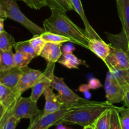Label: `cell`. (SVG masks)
Segmentation results:
<instances>
[{
    "label": "cell",
    "instance_id": "836d02e7",
    "mask_svg": "<svg viewBox=\"0 0 129 129\" xmlns=\"http://www.w3.org/2000/svg\"><path fill=\"white\" fill-rule=\"evenodd\" d=\"M123 102H124L126 107L129 108V90L125 91L124 100H123Z\"/></svg>",
    "mask_w": 129,
    "mask_h": 129
},
{
    "label": "cell",
    "instance_id": "ffe728a7",
    "mask_svg": "<svg viewBox=\"0 0 129 129\" xmlns=\"http://www.w3.org/2000/svg\"><path fill=\"white\" fill-rule=\"evenodd\" d=\"M15 66L14 53L12 49L6 51H1V60H0V71L7 70Z\"/></svg>",
    "mask_w": 129,
    "mask_h": 129
},
{
    "label": "cell",
    "instance_id": "3957f363",
    "mask_svg": "<svg viewBox=\"0 0 129 129\" xmlns=\"http://www.w3.org/2000/svg\"><path fill=\"white\" fill-rule=\"evenodd\" d=\"M0 6L6 18L20 23L34 35H41L45 31L44 28L40 27L31 21L21 12L16 0H0Z\"/></svg>",
    "mask_w": 129,
    "mask_h": 129
},
{
    "label": "cell",
    "instance_id": "4fadbf2b",
    "mask_svg": "<svg viewBox=\"0 0 129 129\" xmlns=\"http://www.w3.org/2000/svg\"><path fill=\"white\" fill-rule=\"evenodd\" d=\"M118 16L122 25V32L129 42V0H117Z\"/></svg>",
    "mask_w": 129,
    "mask_h": 129
},
{
    "label": "cell",
    "instance_id": "ee69618b",
    "mask_svg": "<svg viewBox=\"0 0 129 129\" xmlns=\"http://www.w3.org/2000/svg\"><path fill=\"white\" fill-rule=\"evenodd\" d=\"M0 106H1V105H0Z\"/></svg>",
    "mask_w": 129,
    "mask_h": 129
},
{
    "label": "cell",
    "instance_id": "5b68a950",
    "mask_svg": "<svg viewBox=\"0 0 129 129\" xmlns=\"http://www.w3.org/2000/svg\"><path fill=\"white\" fill-rule=\"evenodd\" d=\"M68 110V106L64 105L60 110L55 113L45 114L42 111L39 115L30 122L27 129H49L55 125L59 124V122L65 115Z\"/></svg>",
    "mask_w": 129,
    "mask_h": 129
},
{
    "label": "cell",
    "instance_id": "484cf974",
    "mask_svg": "<svg viewBox=\"0 0 129 129\" xmlns=\"http://www.w3.org/2000/svg\"><path fill=\"white\" fill-rule=\"evenodd\" d=\"M14 47H15V52H22L30 54V55H32L34 58L37 57V55L35 53L34 48L31 46L28 40L16 42Z\"/></svg>",
    "mask_w": 129,
    "mask_h": 129
},
{
    "label": "cell",
    "instance_id": "7a4b0ae2",
    "mask_svg": "<svg viewBox=\"0 0 129 129\" xmlns=\"http://www.w3.org/2000/svg\"><path fill=\"white\" fill-rule=\"evenodd\" d=\"M51 15L43 22L45 31L54 33L68 38L71 42L88 49L90 38L85 29L76 25L66 14V12L51 8Z\"/></svg>",
    "mask_w": 129,
    "mask_h": 129
},
{
    "label": "cell",
    "instance_id": "44dd1931",
    "mask_svg": "<svg viewBox=\"0 0 129 129\" xmlns=\"http://www.w3.org/2000/svg\"><path fill=\"white\" fill-rule=\"evenodd\" d=\"M111 110L112 109L107 110L94 121L92 125L93 129H110Z\"/></svg>",
    "mask_w": 129,
    "mask_h": 129
},
{
    "label": "cell",
    "instance_id": "83f0119b",
    "mask_svg": "<svg viewBox=\"0 0 129 129\" xmlns=\"http://www.w3.org/2000/svg\"><path fill=\"white\" fill-rule=\"evenodd\" d=\"M120 107H117L112 109L111 110V118H110V129H122L120 121L119 112L118 109Z\"/></svg>",
    "mask_w": 129,
    "mask_h": 129
},
{
    "label": "cell",
    "instance_id": "d6986e66",
    "mask_svg": "<svg viewBox=\"0 0 129 129\" xmlns=\"http://www.w3.org/2000/svg\"><path fill=\"white\" fill-rule=\"evenodd\" d=\"M114 76L115 79L122 86L123 90H129V71L125 69L108 68Z\"/></svg>",
    "mask_w": 129,
    "mask_h": 129
},
{
    "label": "cell",
    "instance_id": "9c48e42d",
    "mask_svg": "<svg viewBox=\"0 0 129 129\" xmlns=\"http://www.w3.org/2000/svg\"><path fill=\"white\" fill-rule=\"evenodd\" d=\"M50 87L58 92V97L64 105L74 103L82 98L67 86L63 78L56 76H54Z\"/></svg>",
    "mask_w": 129,
    "mask_h": 129
},
{
    "label": "cell",
    "instance_id": "bcb514c9",
    "mask_svg": "<svg viewBox=\"0 0 129 129\" xmlns=\"http://www.w3.org/2000/svg\"><path fill=\"white\" fill-rule=\"evenodd\" d=\"M127 51H128V50H127Z\"/></svg>",
    "mask_w": 129,
    "mask_h": 129
},
{
    "label": "cell",
    "instance_id": "8fae6325",
    "mask_svg": "<svg viewBox=\"0 0 129 129\" xmlns=\"http://www.w3.org/2000/svg\"><path fill=\"white\" fill-rule=\"evenodd\" d=\"M22 74V68L14 66L7 70L0 71V82L15 91Z\"/></svg>",
    "mask_w": 129,
    "mask_h": 129
},
{
    "label": "cell",
    "instance_id": "4316f807",
    "mask_svg": "<svg viewBox=\"0 0 129 129\" xmlns=\"http://www.w3.org/2000/svg\"><path fill=\"white\" fill-rule=\"evenodd\" d=\"M28 40L37 56H39L46 44V42L41 37L40 35H34V37Z\"/></svg>",
    "mask_w": 129,
    "mask_h": 129
},
{
    "label": "cell",
    "instance_id": "d4e9b609",
    "mask_svg": "<svg viewBox=\"0 0 129 129\" xmlns=\"http://www.w3.org/2000/svg\"><path fill=\"white\" fill-rule=\"evenodd\" d=\"M40 36L46 42H51L57 44H62L63 43L68 42H71L70 40L68 38L49 31H45L42 33Z\"/></svg>",
    "mask_w": 129,
    "mask_h": 129
},
{
    "label": "cell",
    "instance_id": "603a6c76",
    "mask_svg": "<svg viewBox=\"0 0 129 129\" xmlns=\"http://www.w3.org/2000/svg\"><path fill=\"white\" fill-rule=\"evenodd\" d=\"M15 39L10 34L4 30L0 34V50L6 51L13 49L16 44Z\"/></svg>",
    "mask_w": 129,
    "mask_h": 129
},
{
    "label": "cell",
    "instance_id": "30bf717a",
    "mask_svg": "<svg viewBox=\"0 0 129 129\" xmlns=\"http://www.w3.org/2000/svg\"><path fill=\"white\" fill-rule=\"evenodd\" d=\"M23 74L20 81L18 83L15 91L19 95L27 89L31 88L35 84L42 72L39 70L33 69L28 67L22 68Z\"/></svg>",
    "mask_w": 129,
    "mask_h": 129
},
{
    "label": "cell",
    "instance_id": "b9f144b4",
    "mask_svg": "<svg viewBox=\"0 0 129 129\" xmlns=\"http://www.w3.org/2000/svg\"><path fill=\"white\" fill-rule=\"evenodd\" d=\"M123 50H124V49H123ZM125 50L126 52H127V54H128V57H129V51H127V50ZM128 71H129V69H128Z\"/></svg>",
    "mask_w": 129,
    "mask_h": 129
},
{
    "label": "cell",
    "instance_id": "6da1fadb",
    "mask_svg": "<svg viewBox=\"0 0 129 129\" xmlns=\"http://www.w3.org/2000/svg\"><path fill=\"white\" fill-rule=\"evenodd\" d=\"M68 106V112L59 122L82 127L92 125L94 121L108 109L117 108L113 104L105 102H94L82 98Z\"/></svg>",
    "mask_w": 129,
    "mask_h": 129
},
{
    "label": "cell",
    "instance_id": "f35d334b",
    "mask_svg": "<svg viewBox=\"0 0 129 129\" xmlns=\"http://www.w3.org/2000/svg\"><path fill=\"white\" fill-rule=\"evenodd\" d=\"M56 129H69L67 128L66 126H64L62 125V123H60V124H58L57 125V127Z\"/></svg>",
    "mask_w": 129,
    "mask_h": 129
},
{
    "label": "cell",
    "instance_id": "4dcf8cb0",
    "mask_svg": "<svg viewBox=\"0 0 129 129\" xmlns=\"http://www.w3.org/2000/svg\"><path fill=\"white\" fill-rule=\"evenodd\" d=\"M88 86L90 89H96L102 87L101 82L97 78H91L88 83Z\"/></svg>",
    "mask_w": 129,
    "mask_h": 129
},
{
    "label": "cell",
    "instance_id": "7bdbcfd3",
    "mask_svg": "<svg viewBox=\"0 0 129 129\" xmlns=\"http://www.w3.org/2000/svg\"><path fill=\"white\" fill-rule=\"evenodd\" d=\"M0 60H1V50H0Z\"/></svg>",
    "mask_w": 129,
    "mask_h": 129
},
{
    "label": "cell",
    "instance_id": "e575fe53",
    "mask_svg": "<svg viewBox=\"0 0 129 129\" xmlns=\"http://www.w3.org/2000/svg\"><path fill=\"white\" fill-rule=\"evenodd\" d=\"M89 89V87H88V84H83V85L80 86L79 87V90L81 92H83V93H85V92L88 91Z\"/></svg>",
    "mask_w": 129,
    "mask_h": 129
},
{
    "label": "cell",
    "instance_id": "7402d4cb",
    "mask_svg": "<svg viewBox=\"0 0 129 129\" xmlns=\"http://www.w3.org/2000/svg\"><path fill=\"white\" fill-rule=\"evenodd\" d=\"M45 1L50 9L55 8L66 13L74 10L70 0H45Z\"/></svg>",
    "mask_w": 129,
    "mask_h": 129
},
{
    "label": "cell",
    "instance_id": "5bb4252c",
    "mask_svg": "<svg viewBox=\"0 0 129 129\" xmlns=\"http://www.w3.org/2000/svg\"><path fill=\"white\" fill-rule=\"evenodd\" d=\"M88 49L105 62L110 52V45L107 44L103 39H90L88 42Z\"/></svg>",
    "mask_w": 129,
    "mask_h": 129
},
{
    "label": "cell",
    "instance_id": "cb8c5ba5",
    "mask_svg": "<svg viewBox=\"0 0 129 129\" xmlns=\"http://www.w3.org/2000/svg\"><path fill=\"white\" fill-rule=\"evenodd\" d=\"M33 59L34 57L32 55L22 52L16 51L14 54L15 66L18 68H23L28 67V65Z\"/></svg>",
    "mask_w": 129,
    "mask_h": 129
},
{
    "label": "cell",
    "instance_id": "f546056e",
    "mask_svg": "<svg viewBox=\"0 0 129 129\" xmlns=\"http://www.w3.org/2000/svg\"><path fill=\"white\" fill-rule=\"evenodd\" d=\"M19 122L20 120L12 115L11 112L4 120L1 129H15Z\"/></svg>",
    "mask_w": 129,
    "mask_h": 129
},
{
    "label": "cell",
    "instance_id": "52a82bcc",
    "mask_svg": "<svg viewBox=\"0 0 129 129\" xmlns=\"http://www.w3.org/2000/svg\"><path fill=\"white\" fill-rule=\"evenodd\" d=\"M107 101L111 104L123 102L125 91L115 79L111 71H108L104 83Z\"/></svg>",
    "mask_w": 129,
    "mask_h": 129
},
{
    "label": "cell",
    "instance_id": "60d3db41",
    "mask_svg": "<svg viewBox=\"0 0 129 129\" xmlns=\"http://www.w3.org/2000/svg\"><path fill=\"white\" fill-rule=\"evenodd\" d=\"M83 129H93V127H92V125L85 126V127H83Z\"/></svg>",
    "mask_w": 129,
    "mask_h": 129
},
{
    "label": "cell",
    "instance_id": "d6a6232c",
    "mask_svg": "<svg viewBox=\"0 0 129 129\" xmlns=\"http://www.w3.org/2000/svg\"><path fill=\"white\" fill-rule=\"evenodd\" d=\"M71 44H68L64 45L62 48V52L64 53H72L74 50H75V47Z\"/></svg>",
    "mask_w": 129,
    "mask_h": 129
},
{
    "label": "cell",
    "instance_id": "74e56055",
    "mask_svg": "<svg viewBox=\"0 0 129 129\" xmlns=\"http://www.w3.org/2000/svg\"><path fill=\"white\" fill-rule=\"evenodd\" d=\"M0 19H5V20H6V16H5V13H4L3 10L2 8H1V6H0Z\"/></svg>",
    "mask_w": 129,
    "mask_h": 129
},
{
    "label": "cell",
    "instance_id": "f1b7e54d",
    "mask_svg": "<svg viewBox=\"0 0 129 129\" xmlns=\"http://www.w3.org/2000/svg\"><path fill=\"white\" fill-rule=\"evenodd\" d=\"M118 112L122 129H129V108L120 107Z\"/></svg>",
    "mask_w": 129,
    "mask_h": 129
},
{
    "label": "cell",
    "instance_id": "ac0fdd59",
    "mask_svg": "<svg viewBox=\"0 0 129 129\" xmlns=\"http://www.w3.org/2000/svg\"><path fill=\"white\" fill-rule=\"evenodd\" d=\"M57 62L64 66L68 69H78L80 66H85L88 67L85 60L79 59L73 53H64L59 57Z\"/></svg>",
    "mask_w": 129,
    "mask_h": 129
},
{
    "label": "cell",
    "instance_id": "e0dca14e",
    "mask_svg": "<svg viewBox=\"0 0 129 129\" xmlns=\"http://www.w3.org/2000/svg\"><path fill=\"white\" fill-rule=\"evenodd\" d=\"M21 96L0 82V105L5 109L13 105Z\"/></svg>",
    "mask_w": 129,
    "mask_h": 129
},
{
    "label": "cell",
    "instance_id": "ba28073f",
    "mask_svg": "<svg viewBox=\"0 0 129 129\" xmlns=\"http://www.w3.org/2000/svg\"><path fill=\"white\" fill-rule=\"evenodd\" d=\"M110 45V52L106 59L105 63L107 68H114L117 69H129V57L127 52L120 47Z\"/></svg>",
    "mask_w": 129,
    "mask_h": 129
},
{
    "label": "cell",
    "instance_id": "ab89813d",
    "mask_svg": "<svg viewBox=\"0 0 129 129\" xmlns=\"http://www.w3.org/2000/svg\"><path fill=\"white\" fill-rule=\"evenodd\" d=\"M84 95H85V96L86 97L87 99H89V98L91 97V94L89 93V91H88L85 92V93H84Z\"/></svg>",
    "mask_w": 129,
    "mask_h": 129
},
{
    "label": "cell",
    "instance_id": "277c9868",
    "mask_svg": "<svg viewBox=\"0 0 129 129\" xmlns=\"http://www.w3.org/2000/svg\"><path fill=\"white\" fill-rule=\"evenodd\" d=\"M37 103L30 97H20L13 107L11 115L20 121L23 118H28L31 122L42 112L39 109Z\"/></svg>",
    "mask_w": 129,
    "mask_h": 129
},
{
    "label": "cell",
    "instance_id": "d590c367",
    "mask_svg": "<svg viewBox=\"0 0 129 129\" xmlns=\"http://www.w3.org/2000/svg\"><path fill=\"white\" fill-rule=\"evenodd\" d=\"M5 19H0V34L4 31V21Z\"/></svg>",
    "mask_w": 129,
    "mask_h": 129
},
{
    "label": "cell",
    "instance_id": "2e32d148",
    "mask_svg": "<svg viewBox=\"0 0 129 129\" xmlns=\"http://www.w3.org/2000/svg\"><path fill=\"white\" fill-rule=\"evenodd\" d=\"M62 44L46 42L40 56L46 60L47 62L56 63L62 54Z\"/></svg>",
    "mask_w": 129,
    "mask_h": 129
},
{
    "label": "cell",
    "instance_id": "8992f818",
    "mask_svg": "<svg viewBox=\"0 0 129 129\" xmlns=\"http://www.w3.org/2000/svg\"><path fill=\"white\" fill-rule=\"evenodd\" d=\"M55 63L47 62V65L44 71L42 73L35 84L31 88V93L30 97L34 101L37 102L38 100L42 95L45 89L48 87L50 86L55 76Z\"/></svg>",
    "mask_w": 129,
    "mask_h": 129
},
{
    "label": "cell",
    "instance_id": "9a60e30c",
    "mask_svg": "<svg viewBox=\"0 0 129 129\" xmlns=\"http://www.w3.org/2000/svg\"><path fill=\"white\" fill-rule=\"evenodd\" d=\"M70 2L73 6V10L81 18L82 20L84 23V26H85V30L88 34L89 37L90 39H98L102 40V39L100 37V36L97 34L96 31L92 27L91 24L88 21L85 13H84V9H83L81 1V0H70Z\"/></svg>",
    "mask_w": 129,
    "mask_h": 129
},
{
    "label": "cell",
    "instance_id": "7c38bea8",
    "mask_svg": "<svg viewBox=\"0 0 129 129\" xmlns=\"http://www.w3.org/2000/svg\"><path fill=\"white\" fill-rule=\"evenodd\" d=\"M45 99V103L43 112L45 114L52 113L60 110L64 105L62 103L57 94L53 91V88L48 87L43 93Z\"/></svg>",
    "mask_w": 129,
    "mask_h": 129
},
{
    "label": "cell",
    "instance_id": "8d00e7d4",
    "mask_svg": "<svg viewBox=\"0 0 129 129\" xmlns=\"http://www.w3.org/2000/svg\"><path fill=\"white\" fill-rule=\"evenodd\" d=\"M8 109V108H7ZM6 109H5L2 106H0V122H1V120L3 116L4 113H5V111H6Z\"/></svg>",
    "mask_w": 129,
    "mask_h": 129
},
{
    "label": "cell",
    "instance_id": "f6af8a7d",
    "mask_svg": "<svg viewBox=\"0 0 129 129\" xmlns=\"http://www.w3.org/2000/svg\"><path fill=\"white\" fill-rule=\"evenodd\" d=\"M69 129H70V128H69Z\"/></svg>",
    "mask_w": 129,
    "mask_h": 129
},
{
    "label": "cell",
    "instance_id": "1f68e13d",
    "mask_svg": "<svg viewBox=\"0 0 129 129\" xmlns=\"http://www.w3.org/2000/svg\"><path fill=\"white\" fill-rule=\"evenodd\" d=\"M34 2L35 10H40L45 6H47L45 0H32Z\"/></svg>",
    "mask_w": 129,
    "mask_h": 129
}]
</instances>
